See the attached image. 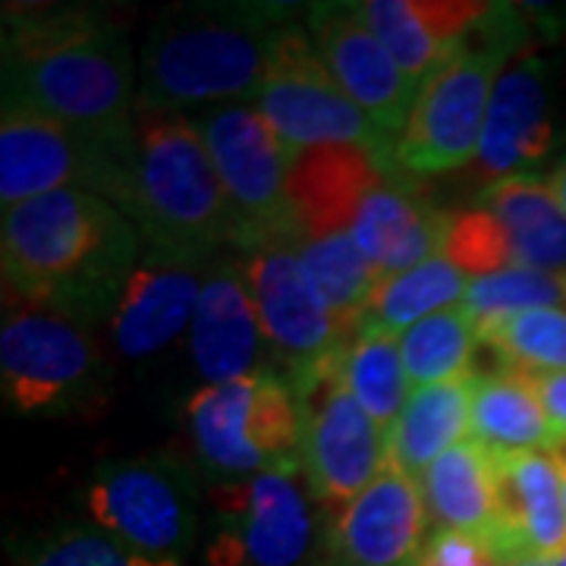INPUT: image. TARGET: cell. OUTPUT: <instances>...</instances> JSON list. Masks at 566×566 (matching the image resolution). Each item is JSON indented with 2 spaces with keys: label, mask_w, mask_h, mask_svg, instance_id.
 Segmentation results:
<instances>
[{
  "label": "cell",
  "mask_w": 566,
  "mask_h": 566,
  "mask_svg": "<svg viewBox=\"0 0 566 566\" xmlns=\"http://www.w3.org/2000/svg\"><path fill=\"white\" fill-rule=\"evenodd\" d=\"M501 564L491 551V542L482 535L469 532H450V528H434L424 538L422 551L412 566H491Z\"/></svg>",
  "instance_id": "obj_36"
},
{
  "label": "cell",
  "mask_w": 566,
  "mask_h": 566,
  "mask_svg": "<svg viewBox=\"0 0 566 566\" xmlns=\"http://www.w3.org/2000/svg\"><path fill=\"white\" fill-rule=\"evenodd\" d=\"M479 344L488 346L501 371L516 375H551L566 371V308L545 305L528 308L513 318L482 324Z\"/></svg>",
  "instance_id": "obj_31"
},
{
  "label": "cell",
  "mask_w": 566,
  "mask_h": 566,
  "mask_svg": "<svg viewBox=\"0 0 566 566\" xmlns=\"http://www.w3.org/2000/svg\"><path fill=\"white\" fill-rule=\"evenodd\" d=\"M129 218L145 245L211 262L233 245V211L192 117L139 111Z\"/></svg>",
  "instance_id": "obj_4"
},
{
  "label": "cell",
  "mask_w": 566,
  "mask_h": 566,
  "mask_svg": "<svg viewBox=\"0 0 566 566\" xmlns=\"http://www.w3.org/2000/svg\"><path fill=\"white\" fill-rule=\"evenodd\" d=\"M25 566H180L177 557H151L104 528H63L32 554Z\"/></svg>",
  "instance_id": "obj_34"
},
{
  "label": "cell",
  "mask_w": 566,
  "mask_h": 566,
  "mask_svg": "<svg viewBox=\"0 0 566 566\" xmlns=\"http://www.w3.org/2000/svg\"><path fill=\"white\" fill-rule=\"evenodd\" d=\"M469 283L472 277L463 274L453 262H447L444 255L416 264L400 274H385L365 308L359 327L385 331L394 337L406 334L412 324H419L428 315L463 303Z\"/></svg>",
  "instance_id": "obj_27"
},
{
  "label": "cell",
  "mask_w": 566,
  "mask_h": 566,
  "mask_svg": "<svg viewBox=\"0 0 566 566\" xmlns=\"http://www.w3.org/2000/svg\"><path fill=\"white\" fill-rule=\"evenodd\" d=\"M554 463H557V475H560V494H564V510H566V441L551 450Z\"/></svg>",
  "instance_id": "obj_39"
},
{
  "label": "cell",
  "mask_w": 566,
  "mask_h": 566,
  "mask_svg": "<svg viewBox=\"0 0 566 566\" xmlns=\"http://www.w3.org/2000/svg\"><path fill=\"white\" fill-rule=\"evenodd\" d=\"M262 337L243 268L233 262H208L202 300L189 334L196 371L208 385H230L259 375L268 368L262 365Z\"/></svg>",
  "instance_id": "obj_20"
},
{
  "label": "cell",
  "mask_w": 566,
  "mask_h": 566,
  "mask_svg": "<svg viewBox=\"0 0 566 566\" xmlns=\"http://www.w3.org/2000/svg\"><path fill=\"white\" fill-rule=\"evenodd\" d=\"M255 111L271 123L290 158L315 145H363L381 158L387 170L403 174L394 161V148L385 145L371 120L324 66L303 17L290 22L274 44Z\"/></svg>",
  "instance_id": "obj_8"
},
{
  "label": "cell",
  "mask_w": 566,
  "mask_h": 566,
  "mask_svg": "<svg viewBox=\"0 0 566 566\" xmlns=\"http://www.w3.org/2000/svg\"><path fill=\"white\" fill-rule=\"evenodd\" d=\"M564 286H566V274H564Z\"/></svg>",
  "instance_id": "obj_41"
},
{
  "label": "cell",
  "mask_w": 566,
  "mask_h": 566,
  "mask_svg": "<svg viewBox=\"0 0 566 566\" xmlns=\"http://www.w3.org/2000/svg\"><path fill=\"white\" fill-rule=\"evenodd\" d=\"M312 501L300 460L214 491L230 528L211 547V566H300L315 535Z\"/></svg>",
  "instance_id": "obj_14"
},
{
  "label": "cell",
  "mask_w": 566,
  "mask_h": 566,
  "mask_svg": "<svg viewBox=\"0 0 566 566\" xmlns=\"http://www.w3.org/2000/svg\"><path fill=\"white\" fill-rule=\"evenodd\" d=\"M293 249L303 262L308 281L315 283V290L324 296L327 308L349 331L359 334L365 308L385 274L368 262V255L353 240V233H331V237L296 233Z\"/></svg>",
  "instance_id": "obj_28"
},
{
  "label": "cell",
  "mask_w": 566,
  "mask_h": 566,
  "mask_svg": "<svg viewBox=\"0 0 566 566\" xmlns=\"http://www.w3.org/2000/svg\"><path fill=\"white\" fill-rule=\"evenodd\" d=\"M0 237L3 300L57 312L82 327L117 312L145 255L139 223L80 189L7 208Z\"/></svg>",
  "instance_id": "obj_2"
},
{
  "label": "cell",
  "mask_w": 566,
  "mask_h": 566,
  "mask_svg": "<svg viewBox=\"0 0 566 566\" xmlns=\"http://www.w3.org/2000/svg\"><path fill=\"white\" fill-rule=\"evenodd\" d=\"M243 274L264 340L277 359L274 368L286 378L303 375L324 359L337 356L356 337V331H349L327 308L315 283L308 281L293 249V237L249 252Z\"/></svg>",
  "instance_id": "obj_13"
},
{
  "label": "cell",
  "mask_w": 566,
  "mask_h": 566,
  "mask_svg": "<svg viewBox=\"0 0 566 566\" xmlns=\"http://www.w3.org/2000/svg\"><path fill=\"white\" fill-rule=\"evenodd\" d=\"M218 167L233 211V245L255 252L264 243L303 233L290 205V155L252 104H221L192 114Z\"/></svg>",
  "instance_id": "obj_9"
},
{
  "label": "cell",
  "mask_w": 566,
  "mask_h": 566,
  "mask_svg": "<svg viewBox=\"0 0 566 566\" xmlns=\"http://www.w3.org/2000/svg\"><path fill=\"white\" fill-rule=\"evenodd\" d=\"M346 390L356 397V403L375 419V424L390 434L409 400V378H406L400 337L359 327V334L349 340L344 353Z\"/></svg>",
  "instance_id": "obj_29"
},
{
  "label": "cell",
  "mask_w": 566,
  "mask_h": 566,
  "mask_svg": "<svg viewBox=\"0 0 566 566\" xmlns=\"http://www.w3.org/2000/svg\"><path fill=\"white\" fill-rule=\"evenodd\" d=\"M303 20L331 76L394 148L422 88L406 80L378 35L365 25L356 3H312Z\"/></svg>",
  "instance_id": "obj_15"
},
{
  "label": "cell",
  "mask_w": 566,
  "mask_h": 566,
  "mask_svg": "<svg viewBox=\"0 0 566 566\" xmlns=\"http://www.w3.org/2000/svg\"><path fill=\"white\" fill-rule=\"evenodd\" d=\"M479 205L504 223L513 264L535 271L566 268V214L542 177L513 174L491 182Z\"/></svg>",
  "instance_id": "obj_25"
},
{
  "label": "cell",
  "mask_w": 566,
  "mask_h": 566,
  "mask_svg": "<svg viewBox=\"0 0 566 566\" xmlns=\"http://www.w3.org/2000/svg\"><path fill=\"white\" fill-rule=\"evenodd\" d=\"M365 25L378 35L387 54L397 61L406 80L422 88L457 51V44H447L434 35V29L422 17L419 0H368L356 3Z\"/></svg>",
  "instance_id": "obj_32"
},
{
  "label": "cell",
  "mask_w": 566,
  "mask_h": 566,
  "mask_svg": "<svg viewBox=\"0 0 566 566\" xmlns=\"http://www.w3.org/2000/svg\"><path fill=\"white\" fill-rule=\"evenodd\" d=\"M296 7L271 0H192L158 13L139 51V111H208L255 102L274 44Z\"/></svg>",
  "instance_id": "obj_3"
},
{
  "label": "cell",
  "mask_w": 566,
  "mask_h": 566,
  "mask_svg": "<svg viewBox=\"0 0 566 566\" xmlns=\"http://www.w3.org/2000/svg\"><path fill=\"white\" fill-rule=\"evenodd\" d=\"M3 107L133 145L139 61L98 7H13L3 13Z\"/></svg>",
  "instance_id": "obj_1"
},
{
  "label": "cell",
  "mask_w": 566,
  "mask_h": 566,
  "mask_svg": "<svg viewBox=\"0 0 566 566\" xmlns=\"http://www.w3.org/2000/svg\"><path fill=\"white\" fill-rule=\"evenodd\" d=\"M566 286L564 277L551 274V271H535V268H520L510 264L497 274L475 277L465 290L463 308L469 322L475 327L501 318H513L528 308H545V305H564Z\"/></svg>",
  "instance_id": "obj_33"
},
{
  "label": "cell",
  "mask_w": 566,
  "mask_h": 566,
  "mask_svg": "<svg viewBox=\"0 0 566 566\" xmlns=\"http://www.w3.org/2000/svg\"><path fill=\"white\" fill-rule=\"evenodd\" d=\"M526 44V13L513 3H488L485 17L422 85L403 136L394 145L397 167L416 177H434L475 161L491 92L506 61L523 54Z\"/></svg>",
  "instance_id": "obj_5"
},
{
  "label": "cell",
  "mask_w": 566,
  "mask_h": 566,
  "mask_svg": "<svg viewBox=\"0 0 566 566\" xmlns=\"http://www.w3.org/2000/svg\"><path fill=\"white\" fill-rule=\"evenodd\" d=\"M136 142L98 139L32 111L3 107L0 117V202L39 199L57 189H80L129 214Z\"/></svg>",
  "instance_id": "obj_6"
},
{
  "label": "cell",
  "mask_w": 566,
  "mask_h": 566,
  "mask_svg": "<svg viewBox=\"0 0 566 566\" xmlns=\"http://www.w3.org/2000/svg\"><path fill=\"white\" fill-rule=\"evenodd\" d=\"M450 218L412 182L390 177L365 196L349 233L381 274H400L444 255Z\"/></svg>",
  "instance_id": "obj_22"
},
{
  "label": "cell",
  "mask_w": 566,
  "mask_h": 566,
  "mask_svg": "<svg viewBox=\"0 0 566 566\" xmlns=\"http://www.w3.org/2000/svg\"><path fill=\"white\" fill-rule=\"evenodd\" d=\"M422 488L400 469L385 472L327 523L324 566H412L424 545Z\"/></svg>",
  "instance_id": "obj_16"
},
{
  "label": "cell",
  "mask_w": 566,
  "mask_h": 566,
  "mask_svg": "<svg viewBox=\"0 0 566 566\" xmlns=\"http://www.w3.org/2000/svg\"><path fill=\"white\" fill-rule=\"evenodd\" d=\"M532 390L538 394V400L551 416V422L560 428L566 438V371H551V375H523Z\"/></svg>",
  "instance_id": "obj_37"
},
{
  "label": "cell",
  "mask_w": 566,
  "mask_h": 566,
  "mask_svg": "<svg viewBox=\"0 0 566 566\" xmlns=\"http://www.w3.org/2000/svg\"><path fill=\"white\" fill-rule=\"evenodd\" d=\"M554 145L551 126V92L547 66L538 57L510 63L491 92L485 129L479 155L472 161V177L485 182L504 180L545 158Z\"/></svg>",
  "instance_id": "obj_19"
},
{
  "label": "cell",
  "mask_w": 566,
  "mask_h": 566,
  "mask_svg": "<svg viewBox=\"0 0 566 566\" xmlns=\"http://www.w3.org/2000/svg\"><path fill=\"white\" fill-rule=\"evenodd\" d=\"M205 264L208 262L145 245V255L111 318L114 344L126 359H148L186 331L202 300Z\"/></svg>",
  "instance_id": "obj_17"
},
{
  "label": "cell",
  "mask_w": 566,
  "mask_h": 566,
  "mask_svg": "<svg viewBox=\"0 0 566 566\" xmlns=\"http://www.w3.org/2000/svg\"><path fill=\"white\" fill-rule=\"evenodd\" d=\"M390 177L363 145H315L290 158V205L305 237L349 233L365 196Z\"/></svg>",
  "instance_id": "obj_21"
},
{
  "label": "cell",
  "mask_w": 566,
  "mask_h": 566,
  "mask_svg": "<svg viewBox=\"0 0 566 566\" xmlns=\"http://www.w3.org/2000/svg\"><path fill=\"white\" fill-rule=\"evenodd\" d=\"M346 346L337 356L290 378L303 406V475L312 497L331 516L359 497L387 469V434L346 390Z\"/></svg>",
  "instance_id": "obj_10"
},
{
  "label": "cell",
  "mask_w": 566,
  "mask_h": 566,
  "mask_svg": "<svg viewBox=\"0 0 566 566\" xmlns=\"http://www.w3.org/2000/svg\"><path fill=\"white\" fill-rule=\"evenodd\" d=\"M506 566H566V551L554 554V557H528V560H516V564Z\"/></svg>",
  "instance_id": "obj_40"
},
{
  "label": "cell",
  "mask_w": 566,
  "mask_h": 566,
  "mask_svg": "<svg viewBox=\"0 0 566 566\" xmlns=\"http://www.w3.org/2000/svg\"><path fill=\"white\" fill-rule=\"evenodd\" d=\"M444 259L457 264L472 281L504 271V268L513 264L504 223L485 208H472V211H463V214H453L450 230H447Z\"/></svg>",
  "instance_id": "obj_35"
},
{
  "label": "cell",
  "mask_w": 566,
  "mask_h": 566,
  "mask_svg": "<svg viewBox=\"0 0 566 566\" xmlns=\"http://www.w3.org/2000/svg\"><path fill=\"white\" fill-rule=\"evenodd\" d=\"M469 438L491 453H551L566 441L523 375H475Z\"/></svg>",
  "instance_id": "obj_26"
},
{
  "label": "cell",
  "mask_w": 566,
  "mask_h": 566,
  "mask_svg": "<svg viewBox=\"0 0 566 566\" xmlns=\"http://www.w3.org/2000/svg\"><path fill=\"white\" fill-rule=\"evenodd\" d=\"M88 516L107 535L151 557H177L196 535V482L170 457L102 465L85 485Z\"/></svg>",
  "instance_id": "obj_12"
},
{
  "label": "cell",
  "mask_w": 566,
  "mask_h": 566,
  "mask_svg": "<svg viewBox=\"0 0 566 566\" xmlns=\"http://www.w3.org/2000/svg\"><path fill=\"white\" fill-rule=\"evenodd\" d=\"M186 412L202 463L221 475L252 479L300 460L303 406L277 368L230 385H205Z\"/></svg>",
  "instance_id": "obj_7"
},
{
  "label": "cell",
  "mask_w": 566,
  "mask_h": 566,
  "mask_svg": "<svg viewBox=\"0 0 566 566\" xmlns=\"http://www.w3.org/2000/svg\"><path fill=\"white\" fill-rule=\"evenodd\" d=\"M472 387L475 375L416 387L387 434V465L400 469L409 479H422L424 469L438 457L465 441L472 428Z\"/></svg>",
  "instance_id": "obj_23"
},
{
  "label": "cell",
  "mask_w": 566,
  "mask_h": 566,
  "mask_svg": "<svg viewBox=\"0 0 566 566\" xmlns=\"http://www.w3.org/2000/svg\"><path fill=\"white\" fill-rule=\"evenodd\" d=\"M547 186H551V192H554V199L560 202V208H564L566 214V158L557 167H554V174H551V180H547Z\"/></svg>",
  "instance_id": "obj_38"
},
{
  "label": "cell",
  "mask_w": 566,
  "mask_h": 566,
  "mask_svg": "<svg viewBox=\"0 0 566 566\" xmlns=\"http://www.w3.org/2000/svg\"><path fill=\"white\" fill-rule=\"evenodd\" d=\"M0 378L3 400L20 416H61L102 394L104 368L80 322L7 300Z\"/></svg>",
  "instance_id": "obj_11"
},
{
  "label": "cell",
  "mask_w": 566,
  "mask_h": 566,
  "mask_svg": "<svg viewBox=\"0 0 566 566\" xmlns=\"http://www.w3.org/2000/svg\"><path fill=\"white\" fill-rule=\"evenodd\" d=\"M479 331L460 305L434 312L400 334L406 378L412 390L428 385H444L457 378H472V356Z\"/></svg>",
  "instance_id": "obj_30"
},
{
  "label": "cell",
  "mask_w": 566,
  "mask_h": 566,
  "mask_svg": "<svg viewBox=\"0 0 566 566\" xmlns=\"http://www.w3.org/2000/svg\"><path fill=\"white\" fill-rule=\"evenodd\" d=\"M497 523L488 542L501 566L566 551V510L551 453H494Z\"/></svg>",
  "instance_id": "obj_18"
},
{
  "label": "cell",
  "mask_w": 566,
  "mask_h": 566,
  "mask_svg": "<svg viewBox=\"0 0 566 566\" xmlns=\"http://www.w3.org/2000/svg\"><path fill=\"white\" fill-rule=\"evenodd\" d=\"M422 497L434 528L469 532L488 538L497 523L494 453L465 438L424 469Z\"/></svg>",
  "instance_id": "obj_24"
}]
</instances>
